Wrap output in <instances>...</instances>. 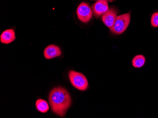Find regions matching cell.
<instances>
[{"label":"cell","mask_w":158,"mask_h":118,"mask_svg":"<svg viewBox=\"0 0 158 118\" xmlns=\"http://www.w3.org/2000/svg\"><path fill=\"white\" fill-rule=\"evenodd\" d=\"M151 25L154 28L158 27V12L152 14L151 17Z\"/></svg>","instance_id":"8fae6325"},{"label":"cell","mask_w":158,"mask_h":118,"mask_svg":"<svg viewBox=\"0 0 158 118\" xmlns=\"http://www.w3.org/2000/svg\"><path fill=\"white\" fill-rule=\"evenodd\" d=\"M69 78L71 84L79 90L85 91L88 88L87 79L81 73L70 71L69 73Z\"/></svg>","instance_id":"3957f363"},{"label":"cell","mask_w":158,"mask_h":118,"mask_svg":"<svg viewBox=\"0 0 158 118\" xmlns=\"http://www.w3.org/2000/svg\"><path fill=\"white\" fill-rule=\"evenodd\" d=\"M94 1H106L109 2H112L114 1V0H94Z\"/></svg>","instance_id":"7c38bea8"},{"label":"cell","mask_w":158,"mask_h":118,"mask_svg":"<svg viewBox=\"0 0 158 118\" xmlns=\"http://www.w3.org/2000/svg\"><path fill=\"white\" fill-rule=\"evenodd\" d=\"M76 12L78 19L83 23L88 22L93 15L91 8L85 2H82L78 6Z\"/></svg>","instance_id":"277c9868"},{"label":"cell","mask_w":158,"mask_h":118,"mask_svg":"<svg viewBox=\"0 0 158 118\" xmlns=\"http://www.w3.org/2000/svg\"><path fill=\"white\" fill-rule=\"evenodd\" d=\"M118 11L116 9L112 8L102 16V20L105 25L110 29L113 26L118 16Z\"/></svg>","instance_id":"5b68a950"},{"label":"cell","mask_w":158,"mask_h":118,"mask_svg":"<svg viewBox=\"0 0 158 118\" xmlns=\"http://www.w3.org/2000/svg\"><path fill=\"white\" fill-rule=\"evenodd\" d=\"M145 57L143 55H137L133 58L132 61L133 67L135 68H141L146 63Z\"/></svg>","instance_id":"9c48e42d"},{"label":"cell","mask_w":158,"mask_h":118,"mask_svg":"<svg viewBox=\"0 0 158 118\" xmlns=\"http://www.w3.org/2000/svg\"><path fill=\"white\" fill-rule=\"evenodd\" d=\"M16 39L15 33L12 29H7L2 33L0 36L1 42L3 44H9Z\"/></svg>","instance_id":"ba28073f"},{"label":"cell","mask_w":158,"mask_h":118,"mask_svg":"<svg viewBox=\"0 0 158 118\" xmlns=\"http://www.w3.org/2000/svg\"><path fill=\"white\" fill-rule=\"evenodd\" d=\"M48 100L53 112L61 117L66 115L72 105L70 93L66 89L61 87H56L51 90Z\"/></svg>","instance_id":"6da1fadb"},{"label":"cell","mask_w":158,"mask_h":118,"mask_svg":"<svg viewBox=\"0 0 158 118\" xmlns=\"http://www.w3.org/2000/svg\"><path fill=\"white\" fill-rule=\"evenodd\" d=\"M35 106L38 111L42 113H46L49 109L48 102L43 99H38L35 103Z\"/></svg>","instance_id":"30bf717a"},{"label":"cell","mask_w":158,"mask_h":118,"mask_svg":"<svg viewBox=\"0 0 158 118\" xmlns=\"http://www.w3.org/2000/svg\"><path fill=\"white\" fill-rule=\"evenodd\" d=\"M93 14L96 18H98L104 14L109 10L107 2L97 1L91 6Z\"/></svg>","instance_id":"8992f818"},{"label":"cell","mask_w":158,"mask_h":118,"mask_svg":"<svg viewBox=\"0 0 158 118\" xmlns=\"http://www.w3.org/2000/svg\"><path fill=\"white\" fill-rule=\"evenodd\" d=\"M62 51L59 47L55 45H50L45 48L44 55L47 59H54L60 57L62 55Z\"/></svg>","instance_id":"52a82bcc"},{"label":"cell","mask_w":158,"mask_h":118,"mask_svg":"<svg viewBox=\"0 0 158 118\" xmlns=\"http://www.w3.org/2000/svg\"><path fill=\"white\" fill-rule=\"evenodd\" d=\"M131 21L130 12L118 16L113 26L110 29L113 34L120 35L126 31Z\"/></svg>","instance_id":"7a4b0ae2"}]
</instances>
